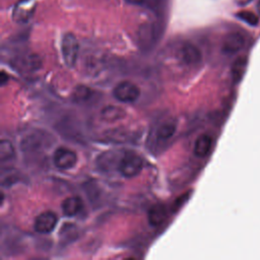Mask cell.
I'll return each mask as SVG.
<instances>
[{
    "instance_id": "52a82bcc",
    "label": "cell",
    "mask_w": 260,
    "mask_h": 260,
    "mask_svg": "<svg viewBox=\"0 0 260 260\" xmlns=\"http://www.w3.org/2000/svg\"><path fill=\"white\" fill-rule=\"evenodd\" d=\"M57 221V215L54 212L44 211L36 217L34 229L39 234H49L55 229Z\"/></svg>"
},
{
    "instance_id": "30bf717a",
    "label": "cell",
    "mask_w": 260,
    "mask_h": 260,
    "mask_svg": "<svg viewBox=\"0 0 260 260\" xmlns=\"http://www.w3.org/2000/svg\"><path fill=\"white\" fill-rule=\"evenodd\" d=\"M213 145V138L209 134H201L197 137L193 152L197 157H205L210 152Z\"/></svg>"
},
{
    "instance_id": "8fae6325",
    "label": "cell",
    "mask_w": 260,
    "mask_h": 260,
    "mask_svg": "<svg viewBox=\"0 0 260 260\" xmlns=\"http://www.w3.org/2000/svg\"><path fill=\"white\" fill-rule=\"evenodd\" d=\"M168 216V210L162 204L152 205L147 212V219L151 226L160 225Z\"/></svg>"
},
{
    "instance_id": "6da1fadb",
    "label": "cell",
    "mask_w": 260,
    "mask_h": 260,
    "mask_svg": "<svg viewBox=\"0 0 260 260\" xmlns=\"http://www.w3.org/2000/svg\"><path fill=\"white\" fill-rule=\"evenodd\" d=\"M143 168V161L139 155L134 152H125L118 165V171L125 178L137 176Z\"/></svg>"
},
{
    "instance_id": "9a60e30c",
    "label": "cell",
    "mask_w": 260,
    "mask_h": 260,
    "mask_svg": "<svg viewBox=\"0 0 260 260\" xmlns=\"http://www.w3.org/2000/svg\"><path fill=\"white\" fill-rule=\"evenodd\" d=\"M177 125L175 122H166L161 124L156 130V137L159 140H168L170 139L176 132Z\"/></svg>"
},
{
    "instance_id": "e0dca14e",
    "label": "cell",
    "mask_w": 260,
    "mask_h": 260,
    "mask_svg": "<svg viewBox=\"0 0 260 260\" xmlns=\"http://www.w3.org/2000/svg\"><path fill=\"white\" fill-rule=\"evenodd\" d=\"M91 89L85 85H78L74 88V91H73V101L75 103H78V104H81V103H84L86 102L87 100L90 99L91 96Z\"/></svg>"
},
{
    "instance_id": "d6986e66",
    "label": "cell",
    "mask_w": 260,
    "mask_h": 260,
    "mask_svg": "<svg viewBox=\"0 0 260 260\" xmlns=\"http://www.w3.org/2000/svg\"><path fill=\"white\" fill-rule=\"evenodd\" d=\"M190 193H191V191H190V192H186V193L182 194L181 196H179V197L175 200V202H174V204H173V207H172L173 212H176L177 210H179V209L187 202V200H188L189 197H190Z\"/></svg>"
},
{
    "instance_id": "ba28073f",
    "label": "cell",
    "mask_w": 260,
    "mask_h": 260,
    "mask_svg": "<svg viewBox=\"0 0 260 260\" xmlns=\"http://www.w3.org/2000/svg\"><path fill=\"white\" fill-rule=\"evenodd\" d=\"M180 57L187 65H197L202 60L200 50L191 43H184L180 48Z\"/></svg>"
},
{
    "instance_id": "44dd1931",
    "label": "cell",
    "mask_w": 260,
    "mask_h": 260,
    "mask_svg": "<svg viewBox=\"0 0 260 260\" xmlns=\"http://www.w3.org/2000/svg\"><path fill=\"white\" fill-rule=\"evenodd\" d=\"M236 1V3L238 4V5H246V4H248V3H250L252 0H235Z\"/></svg>"
},
{
    "instance_id": "5bb4252c",
    "label": "cell",
    "mask_w": 260,
    "mask_h": 260,
    "mask_svg": "<svg viewBox=\"0 0 260 260\" xmlns=\"http://www.w3.org/2000/svg\"><path fill=\"white\" fill-rule=\"evenodd\" d=\"M17 65L25 70L35 71L41 67L42 61L38 55L27 54L17 60Z\"/></svg>"
},
{
    "instance_id": "3957f363",
    "label": "cell",
    "mask_w": 260,
    "mask_h": 260,
    "mask_svg": "<svg viewBox=\"0 0 260 260\" xmlns=\"http://www.w3.org/2000/svg\"><path fill=\"white\" fill-rule=\"evenodd\" d=\"M113 95L122 103H132L139 98L140 89L135 83L125 80L114 87Z\"/></svg>"
},
{
    "instance_id": "7c38bea8",
    "label": "cell",
    "mask_w": 260,
    "mask_h": 260,
    "mask_svg": "<svg viewBox=\"0 0 260 260\" xmlns=\"http://www.w3.org/2000/svg\"><path fill=\"white\" fill-rule=\"evenodd\" d=\"M125 115H126V112L122 108L111 106V105L108 107H105L101 112L102 120L109 123L122 120L125 117Z\"/></svg>"
},
{
    "instance_id": "8992f818",
    "label": "cell",
    "mask_w": 260,
    "mask_h": 260,
    "mask_svg": "<svg viewBox=\"0 0 260 260\" xmlns=\"http://www.w3.org/2000/svg\"><path fill=\"white\" fill-rule=\"evenodd\" d=\"M37 6L36 0H20L18 1L12 12L13 20L18 23L26 22L34 14Z\"/></svg>"
},
{
    "instance_id": "603a6c76",
    "label": "cell",
    "mask_w": 260,
    "mask_h": 260,
    "mask_svg": "<svg viewBox=\"0 0 260 260\" xmlns=\"http://www.w3.org/2000/svg\"><path fill=\"white\" fill-rule=\"evenodd\" d=\"M257 10H258V12L260 14V0L258 1V4H257Z\"/></svg>"
},
{
    "instance_id": "4fadbf2b",
    "label": "cell",
    "mask_w": 260,
    "mask_h": 260,
    "mask_svg": "<svg viewBox=\"0 0 260 260\" xmlns=\"http://www.w3.org/2000/svg\"><path fill=\"white\" fill-rule=\"evenodd\" d=\"M81 208H82V201L77 196L67 197L62 202V211L67 216L76 215Z\"/></svg>"
},
{
    "instance_id": "2e32d148",
    "label": "cell",
    "mask_w": 260,
    "mask_h": 260,
    "mask_svg": "<svg viewBox=\"0 0 260 260\" xmlns=\"http://www.w3.org/2000/svg\"><path fill=\"white\" fill-rule=\"evenodd\" d=\"M14 155L15 151L12 143L6 139H2L0 141V160L4 162L13 158Z\"/></svg>"
},
{
    "instance_id": "7402d4cb",
    "label": "cell",
    "mask_w": 260,
    "mask_h": 260,
    "mask_svg": "<svg viewBox=\"0 0 260 260\" xmlns=\"http://www.w3.org/2000/svg\"><path fill=\"white\" fill-rule=\"evenodd\" d=\"M6 74H5V72L3 71L2 73H1V81H2V84H4L5 82H6Z\"/></svg>"
},
{
    "instance_id": "7a4b0ae2",
    "label": "cell",
    "mask_w": 260,
    "mask_h": 260,
    "mask_svg": "<svg viewBox=\"0 0 260 260\" xmlns=\"http://www.w3.org/2000/svg\"><path fill=\"white\" fill-rule=\"evenodd\" d=\"M61 51L65 64L68 67H73L76 64L79 52L78 41L73 34L67 32L63 36L61 43Z\"/></svg>"
},
{
    "instance_id": "ac0fdd59",
    "label": "cell",
    "mask_w": 260,
    "mask_h": 260,
    "mask_svg": "<svg viewBox=\"0 0 260 260\" xmlns=\"http://www.w3.org/2000/svg\"><path fill=\"white\" fill-rule=\"evenodd\" d=\"M237 16L250 25L258 24V16L251 11H241L237 14Z\"/></svg>"
},
{
    "instance_id": "5b68a950",
    "label": "cell",
    "mask_w": 260,
    "mask_h": 260,
    "mask_svg": "<svg viewBox=\"0 0 260 260\" xmlns=\"http://www.w3.org/2000/svg\"><path fill=\"white\" fill-rule=\"evenodd\" d=\"M53 161L58 169L69 170L75 166L77 161V155L73 150L69 148L59 147L54 152Z\"/></svg>"
},
{
    "instance_id": "277c9868",
    "label": "cell",
    "mask_w": 260,
    "mask_h": 260,
    "mask_svg": "<svg viewBox=\"0 0 260 260\" xmlns=\"http://www.w3.org/2000/svg\"><path fill=\"white\" fill-rule=\"evenodd\" d=\"M245 37L239 31H233L228 34L221 43V52L224 55L233 56L239 53L245 46Z\"/></svg>"
},
{
    "instance_id": "ffe728a7",
    "label": "cell",
    "mask_w": 260,
    "mask_h": 260,
    "mask_svg": "<svg viewBox=\"0 0 260 260\" xmlns=\"http://www.w3.org/2000/svg\"><path fill=\"white\" fill-rule=\"evenodd\" d=\"M127 3L132 5H146L147 0H125Z\"/></svg>"
},
{
    "instance_id": "9c48e42d",
    "label": "cell",
    "mask_w": 260,
    "mask_h": 260,
    "mask_svg": "<svg viewBox=\"0 0 260 260\" xmlns=\"http://www.w3.org/2000/svg\"><path fill=\"white\" fill-rule=\"evenodd\" d=\"M248 63L249 59L247 56H240L233 62L231 67V76L235 84H239L243 80L248 68Z\"/></svg>"
}]
</instances>
